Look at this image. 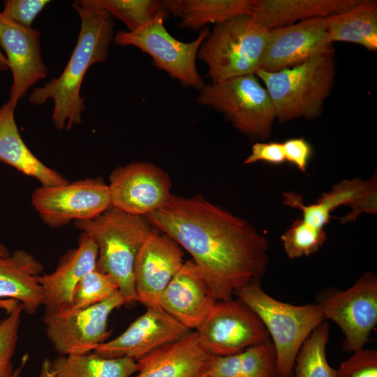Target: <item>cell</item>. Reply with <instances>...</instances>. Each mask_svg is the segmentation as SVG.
Here are the masks:
<instances>
[{"label": "cell", "instance_id": "cell-33", "mask_svg": "<svg viewBox=\"0 0 377 377\" xmlns=\"http://www.w3.org/2000/svg\"><path fill=\"white\" fill-rule=\"evenodd\" d=\"M4 306L8 314L0 320V377H12L14 373L12 359L17 346L23 309L17 301Z\"/></svg>", "mask_w": 377, "mask_h": 377}, {"label": "cell", "instance_id": "cell-24", "mask_svg": "<svg viewBox=\"0 0 377 377\" xmlns=\"http://www.w3.org/2000/svg\"><path fill=\"white\" fill-rule=\"evenodd\" d=\"M253 0H165L164 8L180 19L182 29L199 30L209 23L251 15Z\"/></svg>", "mask_w": 377, "mask_h": 377}, {"label": "cell", "instance_id": "cell-34", "mask_svg": "<svg viewBox=\"0 0 377 377\" xmlns=\"http://www.w3.org/2000/svg\"><path fill=\"white\" fill-rule=\"evenodd\" d=\"M336 377H377V351L361 349L336 369Z\"/></svg>", "mask_w": 377, "mask_h": 377}, {"label": "cell", "instance_id": "cell-9", "mask_svg": "<svg viewBox=\"0 0 377 377\" xmlns=\"http://www.w3.org/2000/svg\"><path fill=\"white\" fill-rule=\"evenodd\" d=\"M126 304L119 290L103 302L80 309L45 312L47 337L59 355H83L93 351L110 337L108 320L112 311Z\"/></svg>", "mask_w": 377, "mask_h": 377}, {"label": "cell", "instance_id": "cell-26", "mask_svg": "<svg viewBox=\"0 0 377 377\" xmlns=\"http://www.w3.org/2000/svg\"><path fill=\"white\" fill-rule=\"evenodd\" d=\"M209 377H281L271 340L230 355H213Z\"/></svg>", "mask_w": 377, "mask_h": 377}, {"label": "cell", "instance_id": "cell-13", "mask_svg": "<svg viewBox=\"0 0 377 377\" xmlns=\"http://www.w3.org/2000/svg\"><path fill=\"white\" fill-rule=\"evenodd\" d=\"M109 182L111 205L133 215L151 214L172 195L168 175L149 162H132L118 167L111 172Z\"/></svg>", "mask_w": 377, "mask_h": 377}, {"label": "cell", "instance_id": "cell-6", "mask_svg": "<svg viewBox=\"0 0 377 377\" xmlns=\"http://www.w3.org/2000/svg\"><path fill=\"white\" fill-rule=\"evenodd\" d=\"M268 31L251 15L216 24L197 55L207 64V77L212 83L256 74L260 68Z\"/></svg>", "mask_w": 377, "mask_h": 377}, {"label": "cell", "instance_id": "cell-41", "mask_svg": "<svg viewBox=\"0 0 377 377\" xmlns=\"http://www.w3.org/2000/svg\"><path fill=\"white\" fill-rule=\"evenodd\" d=\"M9 250L6 246L0 242V257H5L10 254Z\"/></svg>", "mask_w": 377, "mask_h": 377}, {"label": "cell", "instance_id": "cell-19", "mask_svg": "<svg viewBox=\"0 0 377 377\" xmlns=\"http://www.w3.org/2000/svg\"><path fill=\"white\" fill-rule=\"evenodd\" d=\"M97 258L96 244L81 232L77 247L68 250L52 272L38 276L45 312L57 313L72 308L77 285L84 275L96 269Z\"/></svg>", "mask_w": 377, "mask_h": 377}, {"label": "cell", "instance_id": "cell-5", "mask_svg": "<svg viewBox=\"0 0 377 377\" xmlns=\"http://www.w3.org/2000/svg\"><path fill=\"white\" fill-rule=\"evenodd\" d=\"M235 295L258 315L272 337L279 376L293 377L302 345L325 320L318 304L296 306L276 300L263 290L260 281L242 287Z\"/></svg>", "mask_w": 377, "mask_h": 377}, {"label": "cell", "instance_id": "cell-35", "mask_svg": "<svg viewBox=\"0 0 377 377\" xmlns=\"http://www.w3.org/2000/svg\"><path fill=\"white\" fill-rule=\"evenodd\" d=\"M50 2L49 0H6L3 1L1 13L23 27H31L36 17Z\"/></svg>", "mask_w": 377, "mask_h": 377}, {"label": "cell", "instance_id": "cell-16", "mask_svg": "<svg viewBox=\"0 0 377 377\" xmlns=\"http://www.w3.org/2000/svg\"><path fill=\"white\" fill-rule=\"evenodd\" d=\"M191 332L161 306H147L115 339L96 346L93 353L104 358L129 357L138 361L154 350L179 340Z\"/></svg>", "mask_w": 377, "mask_h": 377}, {"label": "cell", "instance_id": "cell-38", "mask_svg": "<svg viewBox=\"0 0 377 377\" xmlns=\"http://www.w3.org/2000/svg\"><path fill=\"white\" fill-rule=\"evenodd\" d=\"M263 161L279 165L286 161L283 143L277 142H256L251 147V154L244 160L245 164Z\"/></svg>", "mask_w": 377, "mask_h": 377}, {"label": "cell", "instance_id": "cell-2", "mask_svg": "<svg viewBox=\"0 0 377 377\" xmlns=\"http://www.w3.org/2000/svg\"><path fill=\"white\" fill-rule=\"evenodd\" d=\"M73 7L80 19V31L71 57L60 76L34 88L29 97L36 105L52 100V119L59 130H70L82 121L86 108L80 95L84 76L90 66L106 60L114 39L113 17L107 11L89 0L75 1Z\"/></svg>", "mask_w": 377, "mask_h": 377}, {"label": "cell", "instance_id": "cell-22", "mask_svg": "<svg viewBox=\"0 0 377 377\" xmlns=\"http://www.w3.org/2000/svg\"><path fill=\"white\" fill-rule=\"evenodd\" d=\"M360 0H253L251 15L267 30L344 11Z\"/></svg>", "mask_w": 377, "mask_h": 377}, {"label": "cell", "instance_id": "cell-10", "mask_svg": "<svg viewBox=\"0 0 377 377\" xmlns=\"http://www.w3.org/2000/svg\"><path fill=\"white\" fill-rule=\"evenodd\" d=\"M31 202L43 222L52 228L92 219L111 206L108 185L101 178L41 186L33 191Z\"/></svg>", "mask_w": 377, "mask_h": 377}, {"label": "cell", "instance_id": "cell-18", "mask_svg": "<svg viewBox=\"0 0 377 377\" xmlns=\"http://www.w3.org/2000/svg\"><path fill=\"white\" fill-rule=\"evenodd\" d=\"M218 302L193 260L184 263L161 295L160 306L190 330H196Z\"/></svg>", "mask_w": 377, "mask_h": 377}, {"label": "cell", "instance_id": "cell-39", "mask_svg": "<svg viewBox=\"0 0 377 377\" xmlns=\"http://www.w3.org/2000/svg\"><path fill=\"white\" fill-rule=\"evenodd\" d=\"M28 358H29V355H28L27 353L25 354L22 357L20 365L15 370H14V373H13V375L12 377H19L20 376L23 367L25 366V364H26V363H27V362L28 360Z\"/></svg>", "mask_w": 377, "mask_h": 377}, {"label": "cell", "instance_id": "cell-11", "mask_svg": "<svg viewBox=\"0 0 377 377\" xmlns=\"http://www.w3.org/2000/svg\"><path fill=\"white\" fill-rule=\"evenodd\" d=\"M318 305L324 319L341 329L345 351L362 349L377 324L376 274L364 273L350 288L323 296Z\"/></svg>", "mask_w": 377, "mask_h": 377}, {"label": "cell", "instance_id": "cell-15", "mask_svg": "<svg viewBox=\"0 0 377 377\" xmlns=\"http://www.w3.org/2000/svg\"><path fill=\"white\" fill-rule=\"evenodd\" d=\"M183 256L175 240L153 227L135 261L137 302L146 307L160 306L162 293L184 264Z\"/></svg>", "mask_w": 377, "mask_h": 377}, {"label": "cell", "instance_id": "cell-27", "mask_svg": "<svg viewBox=\"0 0 377 377\" xmlns=\"http://www.w3.org/2000/svg\"><path fill=\"white\" fill-rule=\"evenodd\" d=\"M54 377H130L138 370L129 357L104 358L92 354L59 355L50 362Z\"/></svg>", "mask_w": 377, "mask_h": 377}, {"label": "cell", "instance_id": "cell-32", "mask_svg": "<svg viewBox=\"0 0 377 377\" xmlns=\"http://www.w3.org/2000/svg\"><path fill=\"white\" fill-rule=\"evenodd\" d=\"M118 285L109 274L96 269L84 275L77 285L71 309H80L100 303L118 290Z\"/></svg>", "mask_w": 377, "mask_h": 377}, {"label": "cell", "instance_id": "cell-17", "mask_svg": "<svg viewBox=\"0 0 377 377\" xmlns=\"http://www.w3.org/2000/svg\"><path fill=\"white\" fill-rule=\"evenodd\" d=\"M40 36L38 30L23 27L0 13V45L12 73L8 102L14 108L29 88L47 75Z\"/></svg>", "mask_w": 377, "mask_h": 377}, {"label": "cell", "instance_id": "cell-3", "mask_svg": "<svg viewBox=\"0 0 377 377\" xmlns=\"http://www.w3.org/2000/svg\"><path fill=\"white\" fill-rule=\"evenodd\" d=\"M75 226L98 247L96 269L114 279L126 304L137 302L134 265L141 246L154 227L147 218L126 213L111 205L92 219L75 221Z\"/></svg>", "mask_w": 377, "mask_h": 377}, {"label": "cell", "instance_id": "cell-31", "mask_svg": "<svg viewBox=\"0 0 377 377\" xmlns=\"http://www.w3.org/2000/svg\"><path fill=\"white\" fill-rule=\"evenodd\" d=\"M283 248L290 259L315 253L327 239L324 228L312 226L302 219H296L281 235Z\"/></svg>", "mask_w": 377, "mask_h": 377}, {"label": "cell", "instance_id": "cell-7", "mask_svg": "<svg viewBox=\"0 0 377 377\" xmlns=\"http://www.w3.org/2000/svg\"><path fill=\"white\" fill-rule=\"evenodd\" d=\"M198 102L222 113L239 131L265 140L272 132L276 114L269 94L256 74L205 84Z\"/></svg>", "mask_w": 377, "mask_h": 377}, {"label": "cell", "instance_id": "cell-23", "mask_svg": "<svg viewBox=\"0 0 377 377\" xmlns=\"http://www.w3.org/2000/svg\"><path fill=\"white\" fill-rule=\"evenodd\" d=\"M15 108L8 101L0 106V161L38 179L42 186L67 184L59 172L43 163L22 139L15 119Z\"/></svg>", "mask_w": 377, "mask_h": 377}, {"label": "cell", "instance_id": "cell-1", "mask_svg": "<svg viewBox=\"0 0 377 377\" xmlns=\"http://www.w3.org/2000/svg\"><path fill=\"white\" fill-rule=\"evenodd\" d=\"M145 216L192 256L217 302L232 300L237 290L259 281L267 269L266 237L201 195L172 194Z\"/></svg>", "mask_w": 377, "mask_h": 377}, {"label": "cell", "instance_id": "cell-14", "mask_svg": "<svg viewBox=\"0 0 377 377\" xmlns=\"http://www.w3.org/2000/svg\"><path fill=\"white\" fill-rule=\"evenodd\" d=\"M324 19H309L269 30L259 69L276 72L334 52Z\"/></svg>", "mask_w": 377, "mask_h": 377}, {"label": "cell", "instance_id": "cell-28", "mask_svg": "<svg viewBox=\"0 0 377 377\" xmlns=\"http://www.w3.org/2000/svg\"><path fill=\"white\" fill-rule=\"evenodd\" d=\"M365 181L360 178L343 180L323 193L314 204L306 205L302 197L294 192L283 193L285 205L300 209L304 221L323 228L330 221L331 212L341 205H349L362 192Z\"/></svg>", "mask_w": 377, "mask_h": 377}, {"label": "cell", "instance_id": "cell-29", "mask_svg": "<svg viewBox=\"0 0 377 377\" xmlns=\"http://www.w3.org/2000/svg\"><path fill=\"white\" fill-rule=\"evenodd\" d=\"M329 331V323L323 320L303 343L293 367L295 377H336L326 357Z\"/></svg>", "mask_w": 377, "mask_h": 377}, {"label": "cell", "instance_id": "cell-21", "mask_svg": "<svg viewBox=\"0 0 377 377\" xmlns=\"http://www.w3.org/2000/svg\"><path fill=\"white\" fill-rule=\"evenodd\" d=\"M43 269L42 263L24 250L0 257V297L13 298L27 314L35 313L44 302L38 281Z\"/></svg>", "mask_w": 377, "mask_h": 377}, {"label": "cell", "instance_id": "cell-25", "mask_svg": "<svg viewBox=\"0 0 377 377\" xmlns=\"http://www.w3.org/2000/svg\"><path fill=\"white\" fill-rule=\"evenodd\" d=\"M329 40L360 45L377 50V2L360 0L354 6L324 19Z\"/></svg>", "mask_w": 377, "mask_h": 377}, {"label": "cell", "instance_id": "cell-4", "mask_svg": "<svg viewBox=\"0 0 377 377\" xmlns=\"http://www.w3.org/2000/svg\"><path fill=\"white\" fill-rule=\"evenodd\" d=\"M335 75L334 52L316 56L279 71L258 69L256 73L269 94L276 119L280 122L318 117L330 94Z\"/></svg>", "mask_w": 377, "mask_h": 377}, {"label": "cell", "instance_id": "cell-8", "mask_svg": "<svg viewBox=\"0 0 377 377\" xmlns=\"http://www.w3.org/2000/svg\"><path fill=\"white\" fill-rule=\"evenodd\" d=\"M168 13L161 11L151 20L133 31L119 30L113 41L120 46H134L149 54L153 64L165 71L184 87L200 91L205 85L198 72L195 60L200 47L209 36L207 27L193 41L184 43L171 36L164 27Z\"/></svg>", "mask_w": 377, "mask_h": 377}, {"label": "cell", "instance_id": "cell-30", "mask_svg": "<svg viewBox=\"0 0 377 377\" xmlns=\"http://www.w3.org/2000/svg\"><path fill=\"white\" fill-rule=\"evenodd\" d=\"M92 5L122 21L133 31L143 26L165 10L157 0H89Z\"/></svg>", "mask_w": 377, "mask_h": 377}, {"label": "cell", "instance_id": "cell-37", "mask_svg": "<svg viewBox=\"0 0 377 377\" xmlns=\"http://www.w3.org/2000/svg\"><path fill=\"white\" fill-rule=\"evenodd\" d=\"M286 161L295 165L302 172H306L313 149L303 138H290L282 142Z\"/></svg>", "mask_w": 377, "mask_h": 377}, {"label": "cell", "instance_id": "cell-36", "mask_svg": "<svg viewBox=\"0 0 377 377\" xmlns=\"http://www.w3.org/2000/svg\"><path fill=\"white\" fill-rule=\"evenodd\" d=\"M377 182L376 176L365 181L363 190L360 195L348 205L352 212L341 219V223L355 221L362 213L374 214L377 210Z\"/></svg>", "mask_w": 377, "mask_h": 377}, {"label": "cell", "instance_id": "cell-40", "mask_svg": "<svg viewBox=\"0 0 377 377\" xmlns=\"http://www.w3.org/2000/svg\"><path fill=\"white\" fill-rule=\"evenodd\" d=\"M8 69V62L6 56L0 50V70L6 71Z\"/></svg>", "mask_w": 377, "mask_h": 377}, {"label": "cell", "instance_id": "cell-12", "mask_svg": "<svg viewBox=\"0 0 377 377\" xmlns=\"http://www.w3.org/2000/svg\"><path fill=\"white\" fill-rule=\"evenodd\" d=\"M195 331L213 355H234L270 340L260 318L239 299L218 302Z\"/></svg>", "mask_w": 377, "mask_h": 377}, {"label": "cell", "instance_id": "cell-20", "mask_svg": "<svg viewBox=\"0 0 377 377\" xmlns=\"http://www.w3.org/2000/svg\"><path fill=\"white\" fill-rule=\"evenodd\" d=\"M212 358L191 331L138 360L134 377H209Z\"/></svg>", "mask_w": 377, "mask_h": 377}]
</instances>
